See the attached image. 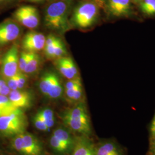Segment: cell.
I'll return each instance as SVG.
<instances>
[{"mask_svg":"<svg viewBox=\"0 0 155 155\" xmlns=\"http://www.w3.org/2000/svg\"><path fill=\"white\" fill-rule=\"evenodd\" d=\"M63 118L66 125L72 132L89 137L92 133L90 117L83 103L81 102L66 111Z\"/></svg>","mask_w":155,"mask_h":155,"instance_id":"cell-1","label":"cell"},{"mask_svg":"<svg viewBox=\"0 0 155 155\" xmlns=\"http://www.w3.org/2000/svg\"><path fill=\"white\" fill-rule=\"evenodd\" d=\"M28 126L27 117L17 109L0 116V133L5 137H14L25 132Z\"/></svg>","mask_w":155,"mask_h":155,"instance_id":"cell-2","label":"cell"},{"mask_svg":"<svg viewBox=\"0 0 155 155\" xmlns=\"http://www.w3.org/2000/svg\"><path fill=\"white\" fill-rule=\"evenodd\" d=\"M12 147L22 155H43L41 142L35 136L25 132L12 137Z\"/></svg>","mask_w":155,"mask_h":155,"instance_id":"cell-3","label":"cell"},{"mask_svg":"<svg viewBox=\"0 0 155 155\" xmlns=\"http://www.w3.org/2000/svg\"><path fill=\"white\" fill-rule=\"evenodd\" d=\"M68 6L64 1H57L48 6L45 14L47 27L55 30H63L67 26Z\"/></svg>","mask_w":155,"mask_h":155,"instance_id":"cell-4","label":"cell"},{"mask_svg":"<svg viewBox=\"0 0 155 155\" xmlns=\"http://www.w3.org/2000/svg\"><path fill=\"white\" fill-rule=\"evenodd\" d=\"M98 15V6L95 3L84 2L75 10L73 15V21L78 28H89L96 21Z\"/></svg>","mask_w":155,"mask_h":155,"instance_id":"cell-5","label":"cell"},{"mask_svg":"<svg viewBox=\"0 0 155 155\" xmlns=\"http://www.w3.org/2000/svg\"><path fill=\"white\" fill-rule=\"evenodd\" d=\"M17 21L29 29L36 28L39 25V15L38 9L33 6H22L14 13Z\"/></svg>","mask_w":155,"mask_h":155,"instance_id":"cell-6","label":"cell"},{"mask_svg":"<svg viewBox=\"0 0 155 155\" xmlns=\"http://www.w3.org/2000/svg\"><path fill=\"white\" fill-rule=\"evenodd\" d=\"M18 50L14 45L8 50L4 56L1 67V72L6 79L9 78L18 71Z\"/></svg>","mask_w":155,"mask_h":155,"instance_id":"cell-7","label":"cell"},{"mask_svg":"<svg viewBox=\"0 0 155 155\" xmlns=\"http://www.w3.org/2000/svg\"><path fill=\"white\" fill-rule=\"evenodd\" d=\"M45 37L43 33L31 31L27 33L22 40V47L27 52H36L45 48Z\"/></svg>","mask_w":155,"mask_h":155,"instance_id":"cell-8","label":"cell"},{"mask_svg":"<svg viewBox=\"0 0 155 155\" xmlns=\"http://www.w3.org/2000/svg\"><path fill=\"white\" fill-rule=\"evenodd\" d=\"M20 31L18 25L13 21H6L0 24V47L16 40Z\"/></svg>","mask_w":155,"mask_h":155,"instance_id":"cell-9","label":"cell"},{"mask_svg":"<svg viewBox=\"0 0 155 155\" xmlns=\"http://www.w3.org/2000/svg\"><path fill=\"white\" fill-rule=\"evenodd\" d=\"M108 11L111 16L123 18L132 13L130 0H107Z\"/></svg>","mask_w":155,"mask_h":155,"instance_id":"cell-10","label":"cell"},{"mask_svg":"<svg viewBox=\"0 0 155 155\" xmlns=\"http://www.w3.org/2000/svg\"><path fill=\"white\" fill-rule=\"evenodd\" d=\"M8 97L17 109H27L32 104V95L28 91L22 90H12L8 95Z\"/></svg>","mask_w":155,"mask_h":155,"instance_id":"cell-11","label":"cell"},{"mask_svg":"<svg viewBox=\"0 0 155 155\" xmlns=\"http://www.w3.org/2000/svg\"><path fill=\"white\" fill-rule=\"evenodd\" d=\"M72 155H96L95 146L89 136L81 135L75 137Z\"/></svg>","mask_w":155,"mask_h":155,"instance_id":"cell-12","label":"cell"},{"mask_svg":"<svg viewBox=\"0 0 155 155\" xmlns=\"http://www.w3.org/2000/svg\"><path fill=\"white\" fill-rule=\"evenodd\" d=\"M96 155H125L121 147L116 141L107 140L95 147Z\"/></svg>","mask_w":155,"mask_h":155,"instance_id":"cell-13","label":"cell"},{"mask_svg":"<svg viewBox=\"0 0 155 155\" xmlns=\"http://www.w3.org/2000/svg\"><path fill=\"white\" fill-rule=\"evenodd\" d=\"M52 134L67 146L71 151L72 150L75 137H73L71 133L66 128L58 127L54 131Z\"/></svg>","mask_w":155,"mask_h":155,"instance_id":"cell-14","label":"cell"},{"mask_svg":"<svg viewBox=\"0 0 155 155\" xmlns=\"http://www.w3.org/2000/svg\"><path fill=\"white\" fill-rule=\"evenodd\" d=\"M57 78L55 74L52 72L47 73L42 77L39 83V88L43 94L47 96L48 95Z\"/></svg>","mask_w":155,"mask_h":155,"instance_id":"cell-15","label":"cell"},{"mask_svg":"<svg viewBox=\"0 0 155 155\" xmlns=\"http://www.w3.org/2000/svg\"><path fill=\"white\" fill-rule=\"evenodd\" d=\"M40 63V57L36 52H31V55L28 63L25 67L24 72L25 74H32L36 72Z\"/></svg>","mask_w":155,"mask_h":155,"instance_id":"cell-16","label":"cell"},{"mask_svg":"<svg viewBox=\"0 0 155 155\" xmlns=\"http://www.w3.org/2000/svg\"><path fill=\"white\" fill-rule=\"evenodd\" d=\"M42 120L44 121L47 126L51 129L55 125V120L54 111L50 108L41 109L37 113Z\"/></svg>","mask_w":155,"mask_h":155,"instance_id":"cell-17","label":"cell"},{"mask_svg":"<svg viewBox=\"0 0 155 155\" xmlns=\"http://www.w3.org/2000/svg\"><path fill=\"white\" fill-rule=\"evenodd\" d=\"M50 143L52 148L58 153L64 154L71 151L67 146L53 134H52L50 138Z\"/></svg>","mask_w":155,"mask_h":155,"instance_id":"cell-18","label":"cell"},{"mask_svg":"<svg viewBox=\"0 0 155 155\" xmlns=\"http://www.w3.org/2000/svg\"><path fill=\"white\" fill-rule=\"evenodd\" d=\"M56 63H57V67L59 71L64 77L66 78L67 79L70 80L76 78V77L70 70L68 67L65 61L64 58H60L58 61H56Z\"/></svg>","mask_w":155,"mask_h":155,"instance_id":"cell-19","label":"cell"},{"mask_svg":"<svg viewBox=\"0 0 155 155\" xmlns=\"http://www.w3.org/2000/svg\"><path fill=\"white\" fill-rule=\"evenodd\" d=\"M63 91V87L61 82L59 78L58 77L56 79L55 83L52 89L50 90L48 94V97L52 99H56L59 98L61 95Z\"/></svg>","mask_w":155,"mask_h":155,"instance_id":"cell-20","label":"cell"},{"mask_svg":"<svg viewBox=\"0 0 155 155\" xmlns=\"http://www.w3.org/2000/svg\"><path fill=\"white\" fill-rule=\"evenodd\" d=\"M0 105L2 106L5 114L17 109L12 104L8 96L6 95H0Z\"/></svg>","mask_w":155,"mask_h":155,"instance_id":"cell-21","label":"cell"},{"mask_svg":"<svg viewBox=\"0 0 155 155\" xmlns=\"http://www.w3.org/2000/svg\"><path fill=\"white\" fill-rule=\"evenodd\" d=\"M31 55V52H22L18 58V70L24 72Z\"/></svg>","mask_w":155,"mask_h":155,"instance_id":"cell-22","label":"cell"},{"mask_svg":"<svg viewBox=\"0 0 155 155\" xmlns=\"http://www.w3.org/2000/svg\"><path fill=\"white\" fill-rule=\"evenodd\" d=\"M33 123L36 128L41 131H48L50 129L38 113L33 118Z\"/></svg>","mask_w":155,"mask_h":155,"instance_id":"cell-23","label":"cell"},{"mask_svg":"<svg viewBox=\"0 0 155 155\" xmlns=\"http://www.w3.org/2000/svg\"><path fill=\"white\" fill-rule=\"evenodd\" d=\"M66 54V50L61 40L56 45L52 51V58H61Z\"/></svg>","mask_w":155,"mask_h":155,"instance_id":"cell-24","label":"cell"},{"mask_svg":"<svg viewBox=\"0 0 155 155\" xmlns=\"http://www.w3.org/2000/svg\"><path fill=\"white\" fill-rule=\"evenodd\" d=\"M17 86L18 90H22L25 86L27 82V77L20 70L17 72Z\"/></svg>","mask_w":155,"mask_h":155,"instance_id":"cell-25","label":"cell"},{"mask_svg":"<svg viewBox=\"0 0 155 155\" xmlns=\"http://www.w3.org/2000/svg\"><path fill=\"white\" fill-rule=\"evenodd\" d=\"M11 91V90L7 85L6 81L0 78V95L8 96Z\"/></svg>","mask_w":155,"mask_h":155,"instance_id":"cell-26","label":"cell"},{"mask_svg":"<svg viewBox=\"0 0 155 155\" xmlns=\"http://www.w3.org/2000/svg\"><path fill=\"white\" fill-rule=\"evenodd\" d=\"M150 146H155V113L150 127Z\"/></svg>","mask_w":155,"mask_h":155,"instance_id":"cell-27","label":"cell"},{"mask_svg":"<svg viewBox=\"0 0 155 155\" xmlns=\"http://www.w3.org/2000/svg\"><path fill=\"white\" fill-rule=\"evenodd\" d=\"M17 74V73H16ZM6 83L8 86L9 88L11 90H18V86H17V80L16 74L14 76L6 79Z\"/></svg>","mask_w":155,"mask_h":155,"instance_id":"cell-28","label":"cell"},{"mask_svg":"<svg viewBox=\"0 0 155 155\" xmlns=\"http://www.w3.org/2000/svg\"><path fill=\"white\" fill-rule=\"evenodd\" d=\"M64 60L71 72H72L75 77H77L78 74V71L77 68L75 66V64H74L73 61L70 58H64Z\"/></svg>","mask_w":155,"mask_h":155,"instance_id":"cell-29","label":"cell"},{"mask_svg":"<svg viewBox=\"0 0 155 155\" xmlns=\"http://www.w3.org/2000/svg\"><path fill=\"white\" fill-rule=\"evenodd\" d=\"M82 94H83V89H82V86L81 84L76 90L71 101H72L73 102H76L79 101L81 99L82 97Z\"/></svg>","mask_w":155,"mask_h":155,"instance_id":"cell-30","label":"cell"},{"mask_svg":"<svg viewBox=\"0 0 155 155\" xmlns=\"http://www.w3.org/2000/svg\"><path fill=\"white\" fill-rule=\"evenodd\" d=\"M81 83V79H79V78H75L74 79H71L70 81L67 82L65 85V89L66 90L72 89Z\"/></svg>","mask_w":155,"mask_h":155,"instance_id":"cell-31","label":"cell"},{"mask_svg":"<svg viewBox=\"0 0 155 155\" xmlns=\"http://www.w3.org/2000/svg\"><path fill=\"white\" fill-rule=\"evenodd\" d=\"M155 2V0H144L140 2V6L141 11L144 12L150 6L152 5Z\"/></svg>","mask_w":155,"mask_h":155,"instance_id":"cell-32","label":"cell"},{"mask_svg":"<svg viewBox=\"0 0 155 155\" xmlns=\"http://www.w3.org/2000/svg\"><path fill=\"white\" fill-rule=\"evenodd\" d=\"M81 84H82V83H79V84H78L77 86H76L75 87H73L72 89L66 90V97L68 100L71 101L72 97H73V96H74V93H75V91H76V90H77L78 87L80 85H81Z\"/></svg>","mask_w":155,"mask_h":155,"instance_id":"cell-33","label":"cell"},{"mask_svg":"<svg viewBox=\"0 0 155 155\" xmlns=\"http://www.w3.org/2000/svg\"><path fill=\"white\" fill-rule=\"evenodd\" d=\"M58 39L59 38H58L57 37H56L54 35H49L45 39V47H47V46L53 45Z\"/></svg>","mask_w":155,"mask_h":155,"instance_id":"cell-34","label":"cell"},{"mask_svg":"<svg viewBox=\"0 0 155 155\" xmlns=\"http://www.w3.org/2000/svg\"><path fill=\"white\" fill-rule=\"evenodd\" d=\"M144 14L148 15V16H152L155 15V2L150 7L147 9L145 11L143 12Z\"/></svg>","mask_w":155,"mask_h":155,"instance_id":"cell-35","label":"cell"},{"mask_svg":"<svg viewBox=\"0 0 155 155\" xmlns=\"http://www.w3.org/2000/svg\"><path fill=\"white\" fill-rule=\"evenodd\" d=\"M98 5H103L104 3L107 2V0H92Z\"/></svg>","mask_w":155,"mask_h":155,"instance_id":"cell-36","label":"cell"},{"mask_svg":"<svg viewBox=\"0 0 155 155\" xmlns=\"http://www.w3.org/2000/svg\"><path fill=\"white\" fill-rule=\"evenodd\" d=\"M148 155H155V146H150V150Z\"/></svg>","mask_w":155,"mask_h":155,"instance_id":"cell-37","label":"cell"},{"mask_svg":"<svg viewBox=\"0 0 155 155\" xmlns=\"http://www.w3.org/2000/svg\"><path fill=\"white\" fill-rule=\"evenodd\" d=\"M5 114V111L4 110L2 106L0 105V116Z\"/></svg>","mask_w":155,"mask_h":155,"instance_id":"cell-38","label":"cell"},{"mask_svg":"<svg viewBox=\"0 0 155 155\" xmlns=\"http://www.w3.org/2000/svg\"><path fill=\"white\" fill-rule=\"evenodd\" d=\"M30 1H32V2H41L44 0H29Z\"/></svg>","mask_w":155,"mask_h":155,"instance_id":"cell-39","label":"cell"},{"mask_svg":"<svg viewBox=\"0 0 155 155\" xmlns=\"http://www.w3.org/2000/svg\"><path fill=\"white\" fill-rule=\"evenodd\" d=\"M133 1L134 2H142L143 1H144V0H133Z\"/></svg>","mask_w":155,"mask_h":155,"instance_id":"cell-40","label":"cell"},{"mask_svg":"<svg viewBox=\"0 0 155 155\" xmlns=\"http://www.w3.org/2000/svg\"><path fill=\"white\" fill-rule=\"evenodd\" d=\"M8 0H0V2H6Z\"/></svg>","mask_w":155,"mask_h":155,"instance_id":"cell-41","label":"cell"},{"mask_svg":"<svg viewBox=\"0 0 155 155\" xmlns=\"http://www.w3.org/2000/svg\"><path fill=\"white\" fill-rule=\"evenodd\" d=\"M58 1H67V0H58Z\"/></svg>","mask_w":155,"mask_h":155,"instance_id":"cell-42","label":"cell"}]
</instances>
